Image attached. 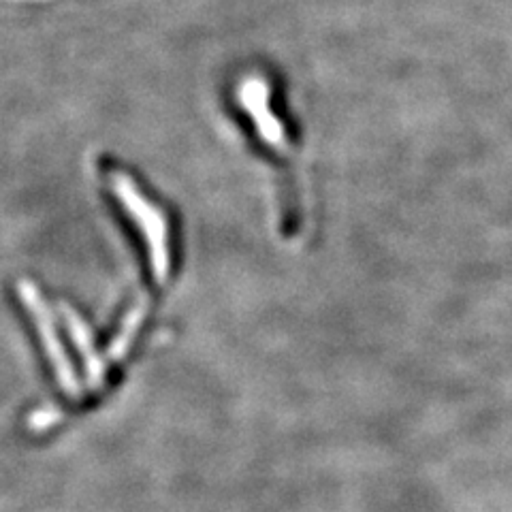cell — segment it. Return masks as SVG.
<instances>
[{"mask_svg":"<svg viewBox=\"0 0 512 512\" xmlns=\"http://www.w3.org/2000/svg\"><path fill=\"white\" fill-rule=\"evenodd\" d=\"M239 103H242L244 111L250 116L256 133H259L261 141L276 154V158L284 165L286 171V184L282 188V224L284 231L291 235L297 233L301 224V199H299V186L293 178L295 173V150L293 141L286 135V128L282 120L271 111L269 105V86L261 77H248L242 84V90L237 94Z\"/></svg>","mask_w":512,"mask_h":512,"instance_id":"obj_1","label":"cell"},{"mask_svg":"<svg viewBox=\"0 0 512 512\" xmlns=\"http://www.w3.org/2000/svg\"><path fill=\"white\" fill-rule=\"evenodd\" d=\"M111 190H114V195L122 203L126 214L135 222L143 242H146L154 280L158 284H165L171 274L169 224L165 214L150 199L143 197L139 186L122 171L111 175Z\"/></svg>","mask_w":512,"mask_h":512,"instance_id":"obj_2","label":"cell"},{"mask_svg":"<svg viewBox=\"0 0 512 512\" xmlns=\"http://www.w3.org/2000/svg\"><path fill=\"white\" fill-rule=\"evenodd\" d=\"M18 291H20V297L24 301V308L28 310L32 320H35L39 338L43 342L47 357H50V363L54 367L60 387L67 391L71 397H79V395H82V384H79L77 374H75L73 365L67 357V352H64V348L60 344V338H58L56 327H54L52 312H50V308H47V303L43 301L39 288L28 280H22L18 284Z\"/></svg>","mask_w":512,"mask_h":512,"instance_id":"obj_3","label":"cell"},{"mask_svg":"<svg viewBox=\"0 0 512 512\" xmlns=\"http://www.w3.org/2000/svg\"><path fill=\"white\" fill-rule=\"evenodd\" d=\"M62 316H64V320H67V329L75 342V348L79 350V355H82V359L86 363L90 387H94V389L101 387V384L105 382L107 367H105L103 357L99 355V350H96V346H94L90 329L86 327L82 316H79L71 306H62Z\"/></svg>","mask_w":512,"mask_h":512,"instance_id":"obj_4","label":"cell"},{"mask_svg":"<svg viewBox=\"0 0 512 512\" xmlns=\"http://www.w3.org/2000/svg\"><path fill=\"white\" fill-rule=\"evenodd\" d=\"M143 316H146V301H141L139 306H135L131 312L126 314L120 333L116 335V340L111 342V357L122 359L126 355V350L131 348L135 335L143 323Z\"/></svg>","mask_w":512,"mask_h":512,"instance_id":"obj_5","label":"cell"}]
</instances>
